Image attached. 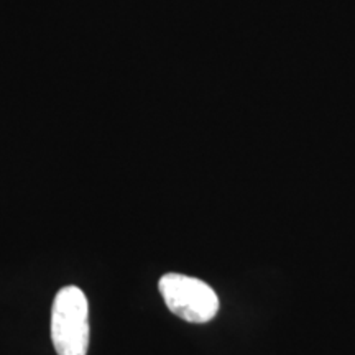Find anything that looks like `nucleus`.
Instances as JSON below:
<instances>
[{
  "mask_svg": "<svg viewBox=\"0 0 355 355\" xmlns=\"http://www.w3.org/2000/svg\"><path fill=\"white\" fill-rule=\"evenodd\" d=\"M51 343L58 355H87L89 303L78 286L56 293L51 308Z\"/></svg>",
  "mask_w": 355,
  "mask_h": 355,
  "instance_id": "1",
  "label": "nucleus"
},
{
  "mask_svg": "<svg viewBox=\"0 0 355 355\" xmlns=\"http://www.w3.org/2000/svg\"><path fill=\"white\" fill-rule=\"evenodd\" d=\"M158 288L166 308L188 322H209L219 311L217 293L199 278L166 273L159 278Z\"/></svg>",
  "mask_w": 355,
  "mask_h": 355,
  "instance_id": "2",
  "label": "nucleus"
}]
</instances>
